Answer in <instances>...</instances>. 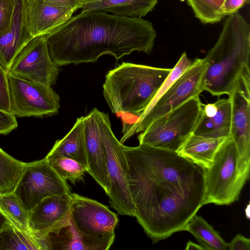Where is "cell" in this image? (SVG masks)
Here are the masks:
<instances>
[{
  "label": "cell",
  "mask_w": 250,
  "mask_h": 250,
  "mask_svg": "<svg viewBox=\"0 0 250 250\" xmlns=\"http://www.w3.org/2000/svg\"><path fill=\"white\" fill-rule=\"evenodd\" d=\"M135 217L156 243L184 230L203 206L205 168L177 152L123 145Z\"/></svg>",
  "instance_id": "6da1fadb"
},
{
  "label": "cell",
  "mask_w": 250,
  "mask_h": 250,
  "mask_svg": "<svg viewBox=\"0 0 250 250\" xmlns=\"http://www.w3.org/2000/svg\"><path fill=\"white\" fill-rule=\"evenodd\" d=\"M156 37L147 20L101 11H82L45 35L58 66L94 62L105 54L117 60L135 51L149 54Z\"/></svg>",
  "instance_id": "7a4b0ae2"
},
{
  "label": "cell",
  "mask_w": 250,
  "mask_h": 250,
  "mask_svg": "<svg viewBox=\"0 0 250 250\" xmlns=\"http://www.w3.org/2000/svg\"><path fill=\"white\" fill-rule=\"evenodd\" d=\"M250 25L238 13L228 16L219 37L204 58L207 66L202 88L212 96H229L250 77Z\"/></svg>",
  "instance_id": "3957f363"
},
{
  "label": "cell",
  "mask_w": 250,
  "mask_h": 250,
  "mask_svg": "<svg viewBox=\"0 0 250 250\" xmlns=\"http://www.w3.org/2000/svg\"><path fill=\"white\" fill-rule=\"evenodd\" d=\"M171 70L123 62L109 71L103 85V94L112 113L128 114L138 118Z\"/></svg>",
  "instance_id": "277c9868"
},
{
  "label": "cell",
  "mask_w": 250,
  "mask_h": 250,
  "mask_svg": "<svg viewBox=\"0 0 250 250\" xmlns=\"http://www.w3.org/2000/svg\"><path fill=\"white\" fill-rule=\"evenodd\" d=\"M249 177L240 168L236 145L229 136L219 146L211 165L205 169L204 204H232L238 200Z\"/></svg>",
  "instance_id": "5b68a950"
},
{
  "label": "cell",
  "mask_w": 250,
  "mask_h": 250,
  "mask_svg": "<svg viewBox=\"0 0 250 250\" xmlns=\"http://www.w3.org/2000/svg\"><path fill=\"white\" fill-rule=\"evenodd\" d=\"M202 104L199 96L153 121L138 135L139 144L177 152L193 133Z\"/></svg>",
  "instance_id": "8992f818"
},
{
  "label": "cell",
  "mask_w": 250,
  "mask_h": 250,
  "mask_svg": "<svg viewBox=\"0 0 250 250\" xmlns=\"http://www.w3.org/2000/svg\"><path fill=\"white\" fill-rule=\"evenodd\" d=\"M207 64L204 58L195 59L168 90L135 122L124 125L123 144L134 134L144 131L153 121L203 91L202 80Z\"/></svg>",
  "instance_id": "52a82bcc"
},
{
  "label": "cell",
  "mask_w": 250,
  "mask_h": 250,
  "mask_svg": "<svg viewBox=\"0 0 250 250\" xmlns=\"http://www.w3.org/2000/svg\"><path fill=\"white\" fill-rule=\"evenodd\" d=\"M96 114L104 144L110 185L106 194L111 206L119 214L135 217L136 209L129 188L123 144L114 134L108 114L96 108Z\"/></svg>",
  "instance_id": "ba28073f"
},
{
  "label": "cell",
  "mask_w": 250,
  "mask_h": 250,
  "mask_svg": "<svg viewBox=\"0 0 250 250\" xmlns=\"http://www.w3.org/2000/svg\"><path fill=\"white\" fill-rule=\"evenodd\" d=\"M14 192L28 212L46 197L71 193L69 185L56 172L45 157L24 163Z\"/></svg>",
  "instance_id": "9c48e42d"
},
{
  "label": "cell",
  "mask_w": 250,
  "mask_h": 250,
  "mask_svg": "<svg viewBox=\"0 0 250 250\" xmlns=\"http://www.w3.org/2000/svg\"><path fill=\"white\" fill-rule=\"evenodd\" d=\"M11 113L16 117L56 114L59 95L51 86L25 80L7 73Z\"/></svg>",
  "instance_id": "30bf717a"
},
{
  "label": "cell",
  "mask_w": 250,
  "mask_h": 250,
  "mask_svg": "<svg viewBox=\"0 0 250 250\" xmlns=\"http://www.w3.org/2000/svg\"><path fill=\"white\" fill-rule=\"evenodd\" d=\"M58 67L50 56L45 36H40L33 38L21 49L7 73L52 86L58 79Z\"/></svg>",
  "instance_id": "8fae6325"
},
{
  "label": "cell",
  "mask_w": 250,
  "mask_h": 250,
  "mask_svg": "<svg viewBox=\"0 0 250 250\" xmlns=\"http://www.w3.org/2000/svg\"><path fill=\"white\" fill-rule=\"evenodd\" d=\"M70 223L81 234L102 236L115 234L118 223L117 214L101 203L71 193Z\"/></svg>",
  "instance_id": "7c38bea8"
},
{
  "label": "cell",
  "mask_w": 250,
  "mask_h": 250,
  "mask_svg": "<svg viewBox=\"0 0 250 250\" xmlns=\"http://www.w3.org/2000/svg\"><path fill=\"white\" fill-rule=\"evenodd\" d=\"M231 103L229 136L239 156L242 171L250 174V77L243 79L229 96Z\"/></svg>",
  "instance_id": "4fadbf2b"
},
{
  "label": "cell",
  "mask_w": 250,
  "mask_h": 250,
  "mask_svg": "<svg viewBox=\"0 0 250 250\" xmlns=\"http://www.w3.org/2000/svg\"><path fill=\"white\" fill-rule=\"evenodd\" d=\"M71 203V193L44 198L28 212L32 229L44 238L57 234L69 223Z\"/></svg>",
  "instance_id": "5bb4252c"
},
{
  "label": "cell",
  "mask_w": 250,
  "mask_h": 250,
  "mask_svg": "<svg viewBox=\"0 0 250 250\" xmlns=\"http://www.w3.org/2000/svg\"><path fill=\"white\" fill-rule=\"evenodd\" d=\"M83 131L88 172L106 194L110 185L107 171L104 149L94 108L83 116Z\"/></svg>",
  "instance_id": "9a60e30c"
},
{
  "label": "cell",
  "mask_w": 250,
  "mask_h": 250,
  "mask_svg": "<svg viewBox=\"0 0 250 250\" xmlns=\"http://www.w3.org/2000/svg\"><path fill=\"white\" fill-rule=\"evenodd\" d=\"M13 3L10 26L5 33L0 36V65L6 73L18 54L34 38L27 24L25 0H13Z\"/></svg>",
  "instance_id": "2e32d148"
},
{
  "label": "cell",
  "mask_w": 250,
  "mask_h": 250,
  "mask_svg": "<svg viewBox=\"0 0 250 250\" xmlns=\"http://www.w3.org/2000/svg\"><path fill=\"white\" fill-rule=\"evenodd\" d=\"M29 31L34 38L45 36L66 22L74 12L43 0H25Z\"/></svg>",
  "instance_id": "e0dca14e"
},
{
  "label": "cell",
  "mask_w": 250,
  "mask_h": 250,
  "mask_svg": "<svg viewBox=\"0 0 250 250\" xmlns=\"http://www.w3.org/2000/svg\"><path fill=\"white\" fill-rule=\"evenodd\" d=\"M231 120V103L226 98L213 103L202 104L194 134L211 138L229 136Z\"/></svg>",
  "instance_id": "ac0fdd59"
},
{
  "label": "cell",
  "mask_w": 250,
  "mask_h": 250,
  "mask_svg": "<svg viewBox=\"0 0 250 250\" xmlns=\"http://www.w3.org/2000/svg\"><path fill=\"white\" fill-rule=\"evenodd\" d=\"M52 250H107L113 243L115 233L89 236L80 233L69 223L56 234L49 236Z\"/></svg>",
  "instance_id": "d6986e66"
},
{
  "label": "cell",
  "mask_w": 250,
  "mask_h": 250,
  "mask_svg": "<svg viewBox=\"0 0 250 250\" xmlns=\"http://www.w3.org/2000/svg\"><path fill=\"white\" fill-rule=\"evenodd\" d=\"M158 0H89L83 2L82 12L101 11L126 17L145 16L151 11Z\"/></svg>",
  "instance_id": "ffe728a7"
},
{
  "label": "cell",
  "mask_w": 250,
  "mask_h": 250,
  "mask_svg": "<svg viewBox=\"0 0 250 250\" xmlns=\"http://www.w3.org/2000/svg\"><path fill=\"white\" fill-rule=\"evenodd\" d=\"M54 156H62L73 159L83 165L86 170L83 116L77 119L69 132L63 138L56 141L45 157Z\"/></svg>",
  "instance_id": "44dd1931"
},
{
  "label": "cell",
  "mask_w": 250,
  "mask_h": 250,
  "mask_svg": "<svg viewBox=\"0 0 250 250\" xmlns=\"http://www.w3.org/2000/svg\"><path fill=\"white\" fill-rule=\"evenodd\" d=\"M225 139L208 137L192 133L177 152L206 169L211 165L217 150Z\"/></svg>",
  "instance_id": "7402d4cb"
},
{
  "label": "cell",
  "mask_w": 250,
  "mask_h": 250,
  "mask_svg": "<svg viewBox=\"0 0 250 250\" xmlns=\"http://www.w3.org/2000/svg\"><path fill=\"white\" fill-rule=\"evenodd\" d=\"M0 214L4 219L18 227L29 235L47 244L52 250L49 238L43 237L36 233L31 229L28 212L13 192L0 194Z\"/></svg>",
  "instance_id": "603a6c76"
},
{
  "label": "cell",
  "mask_w": 250,
  "mask_h": 250,
  "mask_svg": "<svg viewBox=\"0 0 250 250\" xmlns=\"http://www.w3.org/2000/svg\"><path fill=\"white\" fill-rule=\"evenodd\" d=\"M49 250V247L4 219L0 227V250Z\"/></svg>",
  "instance_id": "cb8c5ba5"
},
{
  "label": "cell",
  "mask_w": 250,
  "mask_h": 250,
  "mask_svg": "<svg viewBox=\"0 0 250 250\" xmlns=\"http://www.w3.org/2000/svg\"><path fill=\"white\" fill-rule=\"evenodd\" d=\"M184 230L191 233L200 245L208 250H226L228 243L203 217L195 214L186 225Z\"/></svg>",
  "instance_id": "d4e9b609"
},
{
  "label": "cell",
  "mask_w": 250,
  "mask_h": 250,
  "mask_svg": "<svg viewBox=\"0 0 250 250\" xmlns=\"http://www.w3.org/2000/svg\"><path fill=\"white\" fill-rule=\"evenodd\" d=\"M24 163L0 147V194L13 192L22 174Z\"/></svg>",
  "instance_id": "484cf974"
},
{
  "label": "cell",
  "mask_w": 250,
  "mask_h": 250,
  "mask_svg": "<svg viewBox=\"0 0 250 250\" xmlns=\"http://www.w3.org/2000/svg\"><path fill=\"white\" fill-rule=\"evenodd\" d=\"M56 172L65 181L68 180L75 185L76 182L83 181L86 172L85 167L78 162L65 157H45Z\"/></svg>",
  "instance_id": "4316f807"
},
{
  "label": "cell",
  "mask_w": 250,
  "mask_h": 250,
  "mask_svg": "<svg viewBox=\"0 0 250 250\" xmlns=\"http://www.w3.org/2000/svg\"><path fill=\"white\" fill-rule=\"evenodd\" d=\"M195 17L204 24L220 21L223 17L221 7L224 0H187Z\"/></svg>",
  "instance_id": "83f0119b"
},
{
  "label": "cell",
  "mask_w": 250,
  "mask_h": 250,
  "mask_svg": "<svg viewBox=\"0 0 250 250\" xmlns=\"http://www.w3.org/2000/svg\"><path fill=\"white\" fill-rule=\"evenodd\" d=\"M13 0H0V36L8 30L13 13Z\"/></svg>",
  "instance_id": "f1b7e54d"
},
{
  "label": "cell",
  "mask_w": 250,
  "mask_h": 250,
  "mask_svg": "<svg viewBox=\"0 0 250 250\" xmlns=\"http://www.w3.org/2000/svg\"><path fill=\"white\" fill-rule=\"evenodd\" d=\"M0 109L11 112L7 73L0 65Z\"/></svg>",
  "instance_id": "f546056e"
},
{
  "label": "cell",
  "mask_w": 250,
  "mask_h": 250,
  "mask_svg": "<svg viewBox=\"0 0 250 250\" xmlns=\"http://www.w3.org/2000/svg\"><path fill=\"white\" fill-rule=\"evenodd\" d=\"M17 127L16 117L12 113L0 109V134L7 135Z\"/></svg>",
  "instance_id": "4dcf8cb0"
},
{
  "label": "cell",
  "mask_w": 250,
  "mask_h": 250,
  "mask_svg": "<svg viewBox=\"0 0 250 250\" xmlns=\"http://www.w3.org/2000/svg\"><path fill=\"white\" fill-rule=\"evenodd\" d=\"M250 0H224L221 7L223 18L238 12L245 4L249 3Z\"/></svg>",
  "instance_id": "1f68e13d"
},
{
  "label": "cell",
  "mask_w": 250,
  "mask_h": 250,
  "mask_svg": "<svg viewBox=\"0 0 250 250\" xmlns=\"http://www.w3.org/2000/svg\"><path fill=\"white\" fill-rule=\"evenodd\" d=\"M229 250H250V239L241 234H237L229 243H228Z\"/></svg>",
  "instance_id": "d6a6232c"
},
{
  "label": "cell",
  "mask_w": 250,
  "mask_h": 250,
  "mask_svg": "<svg viewBox=\"0 0 250 250\" xmlns=\"http://www.w3.org/2000/svg\"><path fill=\"white\" fill-rule=\"evenodd\" d=\"M45 1L52 3L75 12L78 9L81 8L83 3L82 0H43Z\"/></svg>",
  "instance_id": "836d02e7"
},
{
  "label": "cell",
  "mask_w": 250,
  "mask_h": 250,
  "mask_svg": "<svg viewBox=\"0 0 250 250\" xmlns=\"http://www.w3.org/2000/svg\"><path fill=\"white\" fill-rule=\"evenodd\" d=\"M186 250H203L204 249L200 245H198L191 241H188L187 243L186 247L185 249Z\"/></svg>",
  "instance_id": "e575fe53"
},
{
  "label": "cell",
  "mask_w": 250,
  "mask_h": 250,
  "mask_svg": "<svg viewBox=\"0 0 250 250\" xmlns=\"http://www.w3.org/2000/svg\"><path fill=\"white\" fill-rule=\"evenodd\" d=\"M83 0V2H85L86 1H88L89 0Z\"/></svg>",
  "instance_id": "d590c367"
},
{
  "label": "cell",
  "mask_w": 250,
  "mask_h": 250,
  "mask_svg": "<svg viewBox=\"0 0 250 250\" xmlns=\"http://www.w3.org/2000/svg\"><path fill=\"white\" fill-rule=\"evenodd\" d=\"M0 216H1V214H0ZM1 224V223H0V227Z\"/></svg>",
  "instance_id": "8d00e7d4"
}]
</instances>
